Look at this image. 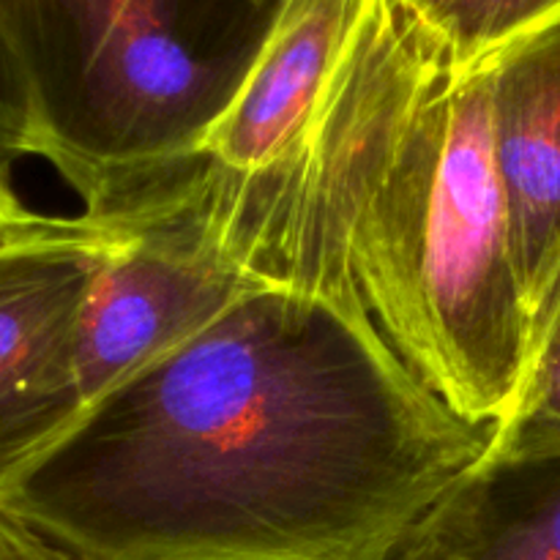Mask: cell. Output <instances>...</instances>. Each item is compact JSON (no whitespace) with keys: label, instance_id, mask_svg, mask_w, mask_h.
<instances>
[{"label":"cell","instance_id":"1","mask_svg":"<svg viewBox=\"0 0 560 560\" xmlns=\"http://www.w3.org/2000/svg\"><path fill=\"white\" fill-rule=\"evenodd\" d=\"M492 435L370 326L260 282L93 399L0 509L63 560H397Z\"/></svg>","mask_w":560,"mask_h":560},{"label":"cell","instance_id":"2","mask_svg":"<svg viewBox=\"0 0 560 560\" xmlns=\"http://www.w3.org/2000/svg\"><path fill=\"white\" fill-rule=\"evenodd\" d=\"M230 262L331 301L470 424L498 427L534 339L492 153L485 60L366 0L315 118L249 175L180 189Z\"/></svg>","mask_w":560,"mask_h":560},{"label":"cell","instance_id":"3","mask_svg":"<svg viewBox=\"0 0 560 560\" xmlns=\"http://www.w3.org/2000/svg\"><path fill=\"white\" fill-rule=\"evenodd\" d=\"M279 5L262 0H0L33 113V156L124 228L195 175Z\"/></svg>","mask_w":560,"mask_h":560},{"label":"cell","instance_id":"4","mask_svg":"<svg viewBox=\"0 0 560 560\" xmlns=\"http://www.w3.org/2000/svg\"><path fill=\"white\" fill-rule=\"evenodd\" d=\"M124 228L60 217L0 246V495L82 413L77 339L88 290Z\"/></svg>","mask_w":560,"mask_h":560},{"label":"cell","instance_id":"5","mask_svg":"<svg viewBox=\"0 0 560 560\" xmlns=\"http://www.w3.org/2000/svg\"><path fill=\"white\" fill-rule=\"evenodd\" d=\"M124 230L82 306L77 372L85 408L260 284L222 255L180 191Z\"/></svg>","mask_w":560,"mask_h":560},{"label":"cell","instance_id":"6","mask_svg":"<svg viewBox=\"0 0 560 560\" xmlns=\"http://www.w3.org/2000/svg\"><path fill=\"white\" fill-rule=\"evenodd\" d=\"M481 60L498 180L536 328L560 284V20Z\"/></svg>","mask_w":560,"mask_h":560},{"label":"cell","instance_id":"7","mask_svg":"<svg viewBox=\"0 0 560 560\" xmlns=\"http://www.w3.org/2000/svg\"><path fill=\"white\" fill-rule=\"evenodd\" d=\"M366 0H282L268 42L224 118L206 162L249 175L299 142L342 60Z\"/></svg>","mask_w":560,"mask_h":560},{"label":"cell","instance_id":"8","mask_svg":"<svg viewBox=\"0 0 560 560\" xmlns=\"http://www.w3.org/2000/svg\"><path fill=\"white\" fill-rule=\"evenodd\" d=\"M397 560H560V457H485Z\"/></svg>","mask_w":560,"mask_h":560},{"label":"cell","instance_id":"9","mask_svg":"<svg viewBox=\"0 0 560 560\" xmlns=\"http://www.w3.org/2000/svg\"><path fill=\"white\" fill-rule=\"evenodd\" d=\"M487 454L560 457V284L536 323L523 381Z\"/></svg>","mask_w":560,"mask_h":560},{"label":"cell","instance_id":"10","mask_svg":"<svg viewBox=\"0 0 560 560\" xmlns=\"http://www.w3.org/2000/svg\"><path fill=\"white\" fill-rule=\"evenodd\" d=\"M419 25L457 66L560 20V0H405Z\"/></svg>","mask_w":560,"mask_h":560},{"label":"cell","instance_id":"11","mask_svg":"<svg viewBox=\"0 0 560 560\" xmlns=\"http://www.w3.org/2000/svg\"><path fill=\"white\" fill-rule=\"evenodd\" d=\"M25 156H33L31 96L0 22V184L11 186V170Z\"/></svg>","mask_w":560,"mask_h":560},{"label":"cell","instance_id":"12","mask_svg":"<svg viewBox=\"0 0 560 560\" xmlns=\"http://www.w3.org/2000/svg\"><path fill=\"white\" fill-rule=\"evenodd\" d=\"M58 222L60 217H42V213L27 211L20 197L14 195V189L0 184V246L27 238V235L44 233V230L55 228Z\"/></svg>","mask_w":560,"mask_h":560},{"label":"cell","instance_id":"13","mask_svg":"<svg viewBox=\"0 0 560 560\" xmlns=\"http://www.w3.org/2000/svg\"><path fill=\"white\" fill-rule=\"evenodd\" d=\"M0 560H63L31 528L0 509Z\"/></svg>","mask_w":560,"mask_h":560},{"label":"cell","instance_id":"14","mask_svg":"<svg viewBox=\"0 0 560 560\" xmlns=\"http://www.w3.org/2000/svg\"><path fill=\"white\" fill-rule=\"evenodd\" d=\"M262 3H282V0H262Z\"/></svg>","mask_w":560,"mask_h":560}]
</instances>
